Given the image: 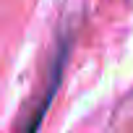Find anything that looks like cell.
I'll use <instances>...</instances> for the list:
<instances>
[{"label": "cell", "instance_id": "obj_1", "mask_svg": "<svg viewBox=\"0 0 133 133\" xmlns=\"http://www.w3.org/2000/svg\"><path fill=\"white\" fill-rule=\"evenodd\" d=\"M65 55H68V44H60V52H57V57H55V65H52L50 86H47L44 97L39 99V104H37L34 115L26 120V128H24V133H37V130H39V125H42V120H44V115H47V110H50V104H52V99H55V94H57V86H60V78H63Z\"/></svg>", "mask_w": 133, "mask_h": 133}]
</instances>
